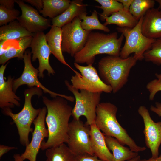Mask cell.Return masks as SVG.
<instances>
[{
	"label": "cell",
	"instance_id": "8992f818",
	"mask_svg": "<svg viewBox=\"0 0 161 161\" xmlns=\"http://www.w3.org/2000/svg\"><path fill=\"white\" fill-rule=\"evenodd\" d=\"M143 17L138 21L136 25L132 28L118 27L116 29L125 38L124 44L120 50V56L126 58L131 54L137 61L144 59V54L151 47L155 39L147 38L142 32L141 24Z\"/></svg>",
	"mask_w": 161,
	"mask_h": 161
},
{
	"label": "cell",
	"instance_id": "d6a6232c",
	"mask_svg": "<svg viewBox=\"0 0 161 161\" xmlns=\"http://www.w3.org/2000/svg\"><path fill=\"white\" fill-rule=\"evenodd\" d=\"M75 161H104L95 155L85 154L76 156Z\"/></svg>",
	"mask_w": 161,
	"mask_h": 161
},
{
	"label": "cell",
	"instance_id": "f546056e",
	"mask_svg": "<svg viewBox=\"0 0 161 161\" xmlns=\"http://www.w3.org/2000/svg\"><path fill=\"white\" fill-rule=\"evenodd\" d=\"M144 56L145 61L161 65V38L155 40L150 48L144 53Z\"/></svg>",
	"mask_w": 161,
	"mask_h": 161
},
{
	"label": "cell",
	"instance_id": "2e32d148",
	"mask_svg": "<svg viewBox=\"0 0 161 161\" xmlns=\"http://www.w3.org/2000/svg\"><path fill=\"white\" fill-rule=\"evenodd\" d=\"M8 62L2 65L0 67V107L3 109L6 108H12L15 106H20V98L17 96L13 90L14 78L11 76L4 80V72Z\"/></svg>",
	"mask_w": 161,
	"mask_h": 161
},
{
	"label": "cell",
	"instance_id": "74e56055",
	"mask_svg": "<svg viewBox=\"0 0 161 161\" xmlns=\"http://www.w3.org/2000/svg\"><path fill=\"white\" fill-rule=\"evenodd\" d=\"M123 5V9L127 11H129V9L133 0H117Z\"/></svg>",
	"mask_w": 161,
	"mask_h": 161
},
{
	"label": "cell",
	"instance_id": "d590c367",
	"mask_svg": "<svg viewBox=\"0 0 161 161\" xmlns=\"http://www.w3.org/2000/svg\"><path fill=\"white\" fill-rule=\"evenodd\" d=\"M150 110L161 117V103L156 102L155 106L152 105L150 107Z\"/></svg>",
	"mask_w": 161,
	"mask_h": 161
},
{
	"label": "cell",
	"instance_id": "484cf974",
	"mask_svg": "<svg viewBox=\"0 0 161 161\" xmlns=\"http://www.w3.org/2000/svg\"><path fill=\"white\" fill-rule=\"evenodd\" d=\"M45 161H75L76 155L65 143L46 150Z\"/></svg>",
	"mask_w": 161,
	"mask_h": 161
},
{
	"label": "cell",
	"instance_id": "f1b7e54d",
	"mask_svg": "<svg viewBox=\"0 0 161 161\" xmlns=\"http://www.w3.org/2000/svg\"><path fill=\"white\" fill-rule=\"evenodd\" d=\"M100 6L95 7L103 10L102 13L99 14L100 20L105 21V18L111 16L113 13L123 9L122 4L116 0H95Z\"/></svg>",
	"mask_w": 161,
	"mask_h": 161
},
{
	"label": "cell",
	"instance_id": "7402d4cb",
	"mask_svg": "<svg viewBox=\"0 0 161 161\" xmlns=\"http://www.w3.org/2000/svg\"><path fill=\"white\" fill-rule=\"evenodd\" d=\"M32 39V36L21 38L16 40L18 47L10 46L6 48L4 53L0 56V64L4 65L8 60L14 58L23 59L26 49L30 47Z\"/></svg>",
	"mask_w": 161,
	"mask_h": 161
},
{
	"label": "cell",
	"instance_id": "5b68a950",
	"mask_svg": "<svg viewBox=\"0 0 161 161\" xmlns=\"http://www.w3.org/2000/svg\"><path fill=\"white\" fill-rule=\"evenodd\" d=\"M25 101L22 110L18 113L12 112L11 108H6L3 109V113L10 117L13 120L17 128L19 136L20 143L26 146L30 143L29 135L33 131L31 127V124L38 116L41 109H36L32 106L31 99L34 95L38 97L42 95V89L37 87H34L25 89L24 92Z\"/></svg>",
	"mask_w": 161,
	"mask_h": 161
},
{
	"label": "cell",
	"instance_id": "cb8c5ba5",
	"mask_svg": "<svg viewBox=\"0 0 161 161\" xmlns=\"http://www.w3.org/2000/svg\"><path fill=\"white\" fill-rule=\"evenodd\" d=\"M138 22L129 11H126L123 8L106 18L103 25L106 26L108 25L114 24L119 27L132 28L136 25Z\"/></svg>",
	"mask_w": 161,
	"mask_h": 161
},
{
	"label": "cell",
	"instance_id": "9a60e30c",
	"mask_svg": "<svg viewBox=\"0 0 161 161\" xmlns=\"http://www.w3.org/2000/svg\"><path fill=\"white\" fill-rule=\"evenodd\" d=\"M30 47L32 49V61H35L37 59L38 60V76L43 78V72L45 70L47 71L49 75H54L55 72L49 62L51 53L46 40L45 34L43 32L34 34Z\"/></svg>",
	"mask_w": 161,
	"mask_h": 161
},
{
	"label": "cell",
	"instance_id": "4fadbf2b",
	"mask_svg": "<svg viewBox=\"0 0 161 161\" xmlns=\"http://www.w3.org/2000/svg\"><path fill=\"white\" fill-rule=\"evenodd\" d=\"M47 113L46 107L41 108L38 116L33 122L34 129L32 133V140L26 146L24 152L21 155L24 161L27 159L29 161H36L37 156L42 142L45 138L48 137V130L45 123Z\"/></svg>",
	"mask_w": 161,
	"mask_h": 161
},
{
	"label": "cell",
	"instance_id": "83f0119b",
	"mask_svg": "<svg viewBox=\"0 0 161 161\" xmlns=\"http://www.w3.org/2000/svg\"><path fill=\"white\" fill-rule=\"evenodd\" d=\"M155 4V1L153 0H133L129 11L139 21L148 10L154 7Z\"/></svg>",
	"mask_w": 161,
	"mask_h": 161
},
{
	"label": "cell",
	"instance_id": "f35d334b",
	"mask_svg": "<svg viewBox=\"0 0 161 161\" xmlns=\"http://www.w3.org/2000/svg\"><path fill=\"white\" fill-rule=\"evenodd\" d=\"M140 161H161V154L156 158H153L151 157L148 159H141Z\"/></svg>",
	"mask_w": 161,
	"mask_h": 161
},
{
	"label": "cell",
	"instance_id": "ac0fdd59",
	"mask_svg": "<svg viewBox=\"0 0 161 161\" xmlns=\"http://www.w3.org/2000/svg\"><path fill=\"white\" fill-rule=\"evenodd\" d=\"M91 148L95 155L104 161H114V157L108 149L104 134L95 123L90 126Z\"/></svg>",
	"mask_w": 161,
	"mask_h": 161
},
{
	"label": "cell",
	"instance_id": "ab89813d",
	"mask_svg": "<svg viewBox=\"0 0 161 161\" xmlns=\"http://www.w3.org/2000/svg\"><path fill=\"white\" fill-rule=\"evenodd\" d=\"M14 161H24L20 155L18 154H15L13 155Z\"/></svg>",
	"mask_w": 161,
	"mask_h": 161
},
{
	"label": "cell",
	"instance_id": "52a82bcc",
	"mask_svg": "<svg viewBox=\"0 0 161 161\" xmlns=\"http://www.w3.org/2000/svg\"><path fill=\"white\" fill-rule=\"evenodd\" d=\"M65 83L68 89L73 94L75 103L73 108L72 116L73 119L80 120V117H85L86 123L90 126L95 123L96 117V110L100 103L101 93L92 92L86 90H78L74 88L67 80Z\"/></svg>",
	"mask_w": 161,
	"mask_h": 161
},
{
	"label": "cell",
	"instance_id": "b9f144b4",
	"mask_svg": "<svg viewBox=\"0 0 161 161\" xmlns=\"http://www.w3.org/2000/svg\"><path fill=\"white\" fill-rule=\"evenodd\" d=\"M155 75L157 79L161 82V73L158 74L156 73L155 74Z\"/></svg>",
	"mask_w": 161,
	"mask_h": 161
},
{
	"label": "cell",
	"instance_id": "4dcf8cb0",
	"mask_svg": "<svg viewBox=\"0 0 161 161\" xmlns=\"http://www.w3.org/2000/svg\"><path fill=\"white\" fill-rule=\"evenodd\" d=\"M20 13L19 10L14 8L8 9L0 5V26L7 25L8 23L17 20Z\"/></svg>",
	"mask_w": 161,
	"mask_h": 161
},
{
	"label": "cell",
	"instance_id": "5bb4252c",
	"mask_svg": "<svg viewBox=\"0 0 161 161\" xmlns=\"http://www.w3.org/2000/svg\"><path fill=\"white\" fill-rule=\"evenodd\" d=\"M21 10V15L17 19L21 25L33 34L43 32L50 26V21L41 15L38 11L23 0H16Z\"/></svg>",
	"mask_w": 161,
	"mask_h": 161
},
{
	"label": "cell",
	"instance_id": "6da1fadb",
	"mask_svg": "<svg viewBox=\"0 0 161 161\" xmlns=\"http://www.w3.org/2000/svg\"><path fill=\"white\" fill-rule=\"evenodd\" d=\"M66 100L60 96L52 100L46 96L42 97L47 109L45 121L49 133L47 141H43L41 144V149L42 150L67 142L69 121L73 108Z\"/></svg>",
	"mask_w": 161,
	"mask_h": 161
},
{
	"label": "cell",
	"instance_id": "1f68e13d",
	"mask_svg": "<svg viewBox=\"0 0 161 161\" xmlns=\"http://www.w3.org/2000/svg\"><path fill=\"white\" fill-rule=\"evenodd\" d=\"M146 88L149 92V100H153L157 93L161 91V82L157 79L153 80L147 83Z\"/></svg>",
	"mask_w": 161,
	"mask_h": 161
},
{
	"label": "cell",
	"instance_id": "ba28073f",
	"mask_svg": "<svg viewBox=\"0 0 161 161\" xmlns=\"http://www.w3.org/2000/svg\"><path fill=\"white\" fill-rule=\"evenodd\" d=\"M74 64L80 72L75 70V75L71 78V84L75 89L97 93L112 92L111 87L102 80L92 65L83 66L75 62Z\"/></svg>",
	"mask_w": 161,
	"mask_h": 161
},
{
	"label": "cell",
	"instance_id": "7bdbcfd3",
	"mask_svg": "<svg viewBox=\"0 0 161 161\" xmlns=\"http://www.w3.org/2000/svg\"><path fill=\"white\" fill-rule=\"evenodd\" d=\"M155 1L158 4L159 6L158 8L161 10V0H156Z\"/></svg>",
	"mask_w": 161,
	"mask_h": 161
},
{
	"label": "cell",
	"instance_id": "ffe728a7",
	"mask_svg": "<svg viewBox=\"0 0 161 161\" xmlns=\"http://www.w3.org/2000/svg\"><path fill=\"white\" fill-rule=\"evenodd\" d=\"M45 38L51 53L61 63L69 67L74 72L75 70L66 62L62 54L61 28L51 25L49 31L45 34Z\"/></svg>",
	"mask_w": 161,
	"mask_h": 161
},
{
	"label": "cell",
	"instance_id": "3957f363",
	"mask_svg": "<svg viewBox=\"0 0 161 161\" xmlns=\"http://www.w3.org/2000/svg\"><path fill=\"white\" fill-rule=\"evenodd\" d=\"M117 107L109 102L100 103L97 107L95 123L104 135L116 138L122 145H127L132 151L138 153L146 148L138 145L118 122Z\"/></svg>",
	"mask_w": 161,
	"mask_h": 161
},
{
	"label": "cell",
	"instance_id": "8d00e7d4",
	"mask_svg": "<svg viewBox=\"0 0 161 161\" xmlns=\"http://www.w3.org/2000/svg\"><path fill=\"white\" fill-rule=\"evenodd\" d=\"M18 148L14 147H10L2 145H0V158L4 154L8 152L9 151L14 149H17Z\"/></svg>",
	"mask_w": 161,
	"mask_h": 161
},
{
	"label": "cell",
	"instance_id": "277c9868",
	"mask_svg": "<svg viewBox=\"0 0 161 161\" xmlns=\"http://www.w3.org/2000/svg\"><path fill=\"white\" fill-rule=\"evenodd\" d=\"M137 61L132 55L126 58L110 55L103 57L98 63L100 78L116 93L127 83L130 71Z\"/></svg>",
	"mask_w": 161,
	"mask_h": 161
},
{
	"label": "cell",
	"instance_id": "603a6c76",
	"mask_svg": "<svg viewBox=\"0 0 161 161\" xmlns=\"http://www.w3.org/2000/svg\"><path fill=\"white\" fill-rule=\"evenodd\" d=\"M34 35L23 27L17 20L0 27V41L16 40L24 37L33 36Z\"/></svg>",
	"mask_w": 161,
	"mask_h": 161
},
{
	"label": "cell",
	"instance_id": "60d3db41",
	"mask_svg": "<svg viewBox=\"0 0 161 161\" xmlns=\"http://www.w3.org/2000/svg\"><path fill=\"white\" fill-rule=\"evenodd\" d=\"M140 157L139 155L127 161H140Z\"/></svg>",
	"mask_w": 161,
	"mask_h": 161
},
{
	"label": "cell",
	"instance_id": "7c38bea8",
	"mask_svg": "<svg viewBox=\"0 0 161 161\" xmlns=\"http://www.w3.org/2000/svg\"><path fill=\"white\" fill-rule=\"evenodd\" d=\"M138 112L142 117L144 126L143 132L146 146L151 152L152 157H158L161 144V121L155 122L151 118L148 109L144 106H140Z\"/></svg>",
	"mask_w": 161,
	"mask_h": 161
},
{
	"label": "cell",
	"instance_id": "d4e9b609",
	"mask_svg": "<svg viewBox=\"0 0 161 161\" xmlns=\"http://www.w3.org/2000/svg\"><path fill=\"white\" fill-rule=\"evenodd\" d=\"M42 9L39 11L45 17L52 19L63 13L69 7L71 1L69 0H43Z\"/></svg>",
	"mask_w": 161,
	"mask_h": 161
},
{
	"label": "cell",
	"instance_id": "44dd1931",
	"mask_svg": "<svg viewBox=\"0 0 161 161\" xmlns=\"http://www.w3.org/2000/svg\"><path fill=\"white\" fill-rule=\"evenodd\" d=\"M105 137L106 145L112 152L114 161H127L139 155L138 153L124 146L114 137L105 135Z\"/></svg>",
	"mask_w": 161,
	"mask_h": 161
},
{
	"label": "cell",
	"instance_id": "7a4b0ae2",
	"mask_svg": "<svg viewBox=\"0 0 161 161\" xmlns=\"http://www.w3.org/2000/svg\"><path fill=\"white\" fill-rule=\"evenodd\" d=\"M124 38L122 34L118 37L116 32L106 34L92 31L84 47L74 56V62L78 64L92 65L98 55L120 56Z\"/></svg>",
	"mask_w": 161,
	"mask_h": 161
},
{
	"label": "cell",
	"instance_id": "4316f807",
	"mask_svg": "<svg viewBox=\"0 0 161 161\" xmlns=\"http://www.w3.org/2000/svg\"><path fill=\"white\" fill-rule=\"evenodd\" d=\"M98 13L94 10L90 16H87V13L85 12L81 14L78 17L81 20V25L82 28L87 31L94 30H100L108 32L110 30L107 26L102 24L98 18Z\"/></svg>",
	"mask_w": 161,
	"mask_h": 161
},
{
	"label": "cell",
	"instance_id": "d6986e66",
	"mask_svg": "<svg viewBox=\"0 0 161 161\" xmlns=\"http://www.w3.org/2000/svg\"><path fill=\"white\" fill-rule=\"evenodd\" d=\"M82 0L71 1L68 7L61 14L52 19V25L61 28L71 22L83 13L86 12V6Z\"/></svg>",
	"mask_w": 161,
	"mask_h": 161
},
{
	"label": "cell",
	"instance_id": "ee69618b",
	"mask_svg": "<svg viewBox=\"0 0 161 161\" xmlns=\"http://www.w3.org/2000/svg\"></svg>",
	"mask_w": 161,
	"mask_h": 161
},
{
	"label": "cell",
	"instance_id": "8fae6325",
	"mask_svg": "<svg viewBox=\"0 0 161 161\" xmlns=\"http://www.w3.org/2000/svg\"><path fill=\"white\" fill-rule=\"evenodd\" d=\"M31 54V52L29 49L26 50L24 53L23 58L24 69L21 76L13 80V88L14 92H16L20 86L26 85L29 88L34 86L40 88L45 93L49 94L52 97L55 98L60 96L70 102H74L75 100L74 97L53 92L41 83L38 78L39 73L38 69L35 68L32 64Z\"/></svg>",
	"mask_w": 161,
	"mask_h": 161
},
{
	"label": "cell",
	"instance_id": "e0dca14e",
	"mask_svg": "<svg viewBox=\"0 0 161 161\" xmlns=\"http://www.w3.org/2000/svg\"><path fill=\"white\" fill-rule=\"evenodd\" d=\"M143 35L148 38L156 39L161 38V10L152 8L143 16L141 24Z\"/></svg>",
	"mask_w": 161,
	"mask_h": 161
},
{
	"label": "cell",
	"instance_id": "e575fe53",
	"mask_svg": "<svg viewBox=\"0 0 161 161\" xmlns=\"http://www.w3.org/2000/svg\"><path fill=\"white\" fill-rule=\"evenodd\" d=\"M15 0H0V4L6 8L8 9L14 8Z\"/></svg>",
	"mask_w": 161,
	"mask_h": 161
},
{
	"label": "cell",
	"instance_id": "30bf717a",
	"mask_svg": "<svg viewBox=\"0 0 161 161\" xmlns=\"http://www.w3.org/2000/svg\"><path fill=\"white\" fill-rule=\"evenodd\" d=\"M68 135L67 146L76 156L94 155L91 146L90 126L73 119L69 123Z\"/></svg>",
	"mask_w": 161,
	"mask_h": 161
},
{
	"label": "cell",
	"instance_id": "9c48e42d",
	"mask_svg": "<svg viewBox=\"0 0 161 161\" xmlns=\"http://www.w3.org/2000/svg\"><path fill=\"white\" fill-rule=\"evenodd\" d=\"M81 20L78 16L61 28V49L72 57L84 47L91 31L83 30L81 25Z\"/></svg>",
	"mask_w": 161,
	"mask_h": 161
},
{
	"label": "cell",
	"instance_id": "836d02e7",
	"mask_svg": "<svg viewBox=\"0 0 161 161\" xmlns=\"http://www.w3.org/2000/svg\"><path fill=\"white\" fill-rule=\"evenodd\" d=\"M23 1L34 6L39 11L41 10L43 8V0H24Z\"/></svg>",
	"mask_w": 161,
	"mask_h": 161
}]
</instances>
